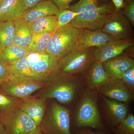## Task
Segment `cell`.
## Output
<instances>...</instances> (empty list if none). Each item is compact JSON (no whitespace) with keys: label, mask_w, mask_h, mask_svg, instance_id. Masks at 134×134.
I'll return each instance as SVG.
<instances>
[{"label":"cell","mask_w":134,"mask_h":134,"mask_svg":"<svg viewBox=\"0 0 134 134\" xmlns=\"http://www.w3.org/2000/svg\"><path fill=\"white\" fill-rule=\"evenodd\" d=\"M69 9L77 15L69 24L79 29H101L115 12L114 5L110 0H80L70 5Z\"/></svg>","instance_id":"cell-1"},{"label":"cell","mask_w":134,"mask_h":134,"mask_svg":"<svg viewBox=\"0 0 134 134\" xmlns=\"http://www.w3.org/2000/svg\"><path fill=\"white\" fill-rule=\"evenodd\" d=\"M99 95L97 91L86 88L79 98L73 120L71 130L75 131L80 129H93L105 133L99 107Z\"/></svg>","instance_id":"cell-2"},{"label":"cell","mask_w":134,"mask_h":134,"mask_svg":"<svg viewBox=\"0 0 134 134\" xmlns=\"http://www.w3.org/2000/svg\"><path fill=\"white\" fill-rule=\"evenodd\" d=\"M83 78L78 75L61 72L54 79L40 89L36 97L56 99L62 104H69L79 98L83 91Z\"/></svg>","instance_id":"cell-3"},{"label":"cell","mask_w":134,"mask_h":134,"mask_svg":"<svg viewBox=\"0 0 134 134\" xmlns=\"http://www.w3.org/2000/svg\"><path fill=\"white\" fill-rule=\"evenodd\" d=\"M80 29L69 24L58 28L48 41L46 52L59 60L76 48Z\"/></svg>","instance_id":"cell-4"},{"label":"cell","mask_w":134,"mask_h":134,"mask_svg":"<svg viewBox=\"0 0 134 134\" xmlns=\"http://www.w3.org/2000/svg\"><path fill=\"white\" fill-rule=\"evenodd\" d=\"M68 109L56 102L47 107L44 115L38 127L44 134H73Z\"/></svg>","instance_id":"cell-5"},{"label":"cell","mask_w":134,"mask_h":134,"mask_svg":"<svg viewBox=\"0 0 134 134\" xmlns=\"http://www.w3.org/2000/svg\"><path fill=\"white\" fill-rule=\"evenodd\" d=\"M46 84L24 75L9 73L7 79L0 80V90L8 96L24 99Z\"/></svg>","instance_id":"cell-6"},{"label":"cell","mask_w":134,"mask_h":134,"mask_svg":"<svg viewBox=\"0 0 134 134\" xmlns=\"http://www.w3.org/2000/svg\"><path fill=\"white\" fill-rule=\"evenodd\" d=\"M30 61L36 80L47 83L61 73L58 60L45 52L29 53L26 56Z\"/></svg>","instance_id":"cell-7"},{"label":"cell","mask_w":134,"mask_h":134,"mask_svg":"<svg viewBox=\"0 0 134 134\" xmlns=\"http://www.w3.org/2000/svg\"><path fill=\"white\" fill-rule=\"evenodd\" d=\"M93 48H76L65 57L59 60L58 63L61 72L83 75L94 60Z\"/></svg>","instance_id":"cell-8"},{"label":"cell","mask_w":134,"mask_h":134,"mask_svg":"<svg viewBox=\"0 0 134 134\" xmlns=\"http://www.w3.org/2000/svg\"><path fill=\"white\" fill-rule=\"evenodd\" d=\"M1 121L7 134H27L38 127L33 120L19 107L2 113Z\"/></svg>","instance_id":"cell-9"},{"label":"cell","mask_w":134,"mask_h":134,"mask_svg":"<svg viewBox=\"0 0 134 134\" xmlns=\"http://www.w3.org/2000/svg\"><path fill=\"white\" fill-rule=\"evenodd\" d=\"M100 113L104 125L111 130L126 118L129 110L127 104L99 95Z\"/></svg>","instance_id":"cell-10"},{"label":"cell","mask_w":134,"mask_h":134,"mask_svg":"<svg viewBox=\"0 0 134 134\" xmlns=\"http://www.w3.org/2000/svg\"><path fill=\"white\" fill-rule=\"evenodd\" d=\"M130 22L122 10L115 12L105 23L101 30L113 38L133 40V31Z\"/></svg>","instance_id":"cell-11"},{"label":"cell","mask_w":134,"mask_h":134,"mask_svg":"<svg viewBox=\"0 0 134 134\" xmlns=\"http://www.w3.org/2000/svg\"><path fill=\"white\" fill-rule=\"evenodd\" d=\"M134 46L133 40L113 39L105 44L93 48V60L101 63L123 54Z\"/></svg>","instance_id":"cell-12"},{"label":"cell","mask_w":134,"mask_h":134,"mask_svg":"<svg viewBox=\"0 0 134 134\" xmlns=\"http://www.w3.org/2000/svg\"><path fill=\"white\" fill-rule=\"evenodd\" d=\"M97 92L100 96L127 104L134 98V94L121 80L111 79L101 86Z\"/></svg>","instance_id":"cell-13"},{"label":"cell","mask_w":134,"mask_h":134,"mask_svg":"<svg viewBox=\"0 0 134 134\" xmlns=\"http://www.w3.org/2000/svg\"><path fill=\"white\" fill-rule=\"evenodd\" d=\"M102 63L103 68L111 79L121 80L125 72L134 66V60L122 54Z\"/></svg>","instance_id":"cell-14"},{"label":"cell","mask_w":134,"mask_h":134,"mask_svg":"<svg viewBox=\"0 0 134 134\" xmlns=\"http://www.w3.org/2000/svg\"><path fill=\"white\" fill-rule=\"evenodd\" d=\"M82 77L86 88L97 91L111 79L103 68L102 63L94 60Z\"/></svg>","instance_id":"cell-15"},{"label":"cell","mask_w":134,"mask_h":134,"mask_svg":"<svg viewBox=\"0 0 134 134\" xmlns=\"http://www.w3.org/2000/svg\"><path fill=\"white\" fill-rule=\"evenodd\" d=\"M113 39L101 29L92 30L80 29V35L77 48L85 49L97 47L105 44Z\"/></svg>","instance_id":"cell-16"},{"label":"cell","mask_w":134,"mask_h":134,"mask_svg":"<svg viewBox=\"0 0 134 134\" xmlns=\"http://www.w3.org/2000/svg\"><path fill=\"white\" fill-rule=\"evenodd\" d=\"M47 99L30 97L22 99L19 108L33 120L38 127L46 109Z\"/></svg>","instance_id":"cell-17"},{"label":"cell","mask_w":134,"mask_h":134,"mask_svg":"<svg viewBox=\"0 0 134 134\" xmlns=\"http://www.w3.org/2000/svg\"><path fill=\"white\" fill-rule=\"evenodd\" d=\"M59 10L51 0L38 3L27 10L21 17L28 23H31L41 18L48 16H58Z\"/></svg>","instance_id":"cell-18"},{"label":"cell","mask_w":134,"mask_h":134,"mask_svg":"<svg viewBox=\"0 0 134 134\" xmlns=\"http://www.w3.org/2000/svg\"><path fill=\"white\" fill-rule=\"evenodd\" d=\"M14 23L15 30L13 44L26 48L32 38L29 23L20 17L14 21Z\"/></svg>","instance_id":"cell-19"},{"label":"cell","mask_w":134,"mask_h":134,"mask_svg":"<svg viewBox=\"0 0 134 134\" xmlns=\"http://www.w3.org/2000/svg\"><path fill=\"white\" fill-rule=\"evenodd\" d=\"M32 35L43 32L53 33L58 27L57 16H48L41 18L29 23Z\"/></svg>","instance_id":"cell-20"},{"label":"cell","mask_w":134,"mask_h":134,"mask_svg":"<svg viewBox=\"0 0 134 134\" xmlns=\"http://www.w3.org/2000/svg\"><path fill=\"white\" fill-rule=\"evenodd\" d=\"M29 53L26 48L12 44L0 52V60L7 67Z\"/></svg>","instance_id":"cell-21"},{"label":"cell","mask_w":134,"mask_h":134,"mask_svg":"<svg viewBox=\"0 0 134 134\" xmlns=\"http://www.w3.org/2000/svg\"><path fill=\"white\" fill-rule=\"evenodd\" d=\"M53 33L43 32L33 34L26 50L29 53L45 52L48 41Z\"/></svg>","instance_id":"cell-22"},{"label":"cell","mask_w":134,"mask_h":134,"mask_svg":"<svg viewBox=\"0 0 134 134\" xmlns=\"http://www.w3.org/2000/svg\"><path fill=\"white\" fill-rule=\"evenodd\" d=\"M14 30V21L0 23V52L13 44Z\"/></svg>","instance_id":"cell-23"},{"label":"cell","mask_w":134,"mask_h":134,"mask_svg":"<svg viewBox=\"0 0 134 134\" xmlns=\"http://www.w3.org/2000/svg\"><path fill=\"white\" fill-rule=\"evenodd\" d=\"M7 68L9 73L24 75L36 80L30 62L26 56L18 60Z\"/></svg>","instance_id":"cell-24"},{"label":"cell","mask_w":134,"mask_h":134,"mask_svg":"<svg viewBox=\"0 0 134 134\" xmlns=\"http://www.w3.org/2000/svg\"><path fill=\"white\" fill-rule=\"evenodd\" d=\"M22 99L8 96L0 90V111L6 113L18 108Z\"/></svg>","instance_id":"cell-25"},{"label":"cell","mask_w":134,"mask_h":134,"mask_svg":"<svg viewBox=\"0 0 134 134\" xmlns=\"http://www.w3.org/2000/svg\"><path fill=\"white\" fill-rule=\"evenodd\" d=\"M115 134H134V115L129 114L125 120L112 130Z\"/></svg>","instance_id":"cell-26"},{"label":"cell","mask_w":134,"mask_h":134,"mask_svg":"<svg viewBox=\"0 0 134 134\" xmlns=\"http://www.w3.org/2000/svg\"><path fill=\"white\" fill-rule=\"evenodd\" d=\"M19 0H4L0 7V23L12 21V14Z\"/></svg>","instance_id":"cell-27"},{"label":"cell","mask_w":134,"mask_h":134,"mask_svg":"<svg viewBox=\"0 0 134 134\" xmlns=\"http://www.w3.org/2000/svg\"><path fill=\"white\" fill-rule=\"evenodd\" d=\"M46 0H19L12 14V21L20 18L27 10L38 3Z\"/></svg>","instance_id":"cell-28"},{"label":"cell","mask_w":134,"mask_h":134,"mask_svg":"<svg viewBox=\"0 0 134 134\" xmlns=\"http://www.w3.org/2000/svg\"><path fill=\"white\" fill-rule=\"evenodd\" d=\"M77 15V13L69 9L60 11L59 14L57 16V29L69 24L71 21Z\"/></svg>","instance_id":"cell-29"},{"label":"cell","mask_w":134,"mask_h":134,"mask_svg":"<svg viewBox=\"0 0 134 134\" xmlns=\"http://www.w3.org/2000/svg\"><path fill=\"white\" fill-rule=\"evenodd\" d=\"M122 14L134 26V0H124Z\"/></svg>","instance_id":"cell-30"},{"label":"cell","mask_w":134,"mask_h":134,"mask_svg":"<svg viewBox=\"0 0 134 134\" xmlns=\"http://www.w3.org/2000/svg\"><path fill=\"white\" fill-rule=\"evenodd\" d=\"M121 80L128 89L134 93V66L127 70L122 75Z\"/></svg>","instance_id":"cell-31"},{"label":"cell","mask_w":134,"mask_h":134,"mask_svg":"<svg viewBox=\"0 0 134 134\" xmlns=\"http://www.w3.org/2000/svg\"><path fill=\"white\" fill-rule=\"evenodd\" d=\"M57 7L60 11L65 9H69L70 4L73 1L75 0H51Z\"/></svg>","instance_id":"cell-32"},{"label":"cell","mask_w":134,"mask_h":134,"mask_svg":"<svg viewBox=\"0 0 134 134\" xmlns=\"http://www.w3.org/2000/svg\"><path fill=\"white\" fill-rule=\"evenodd\" d=\"M93 132L90 129L88 128L80 129L75 131V134H106L105 133L102 131Z\"/></svg>","instance_id":"cell-33"},{"label":"cell","mask_w":134,"mask_h":134,"mask_svg":"<svg viewBox=\"0 0 134 134\" xmlns=\"http://www.w3.org/2000/svg\"><path fill=\"white\" fill-rule=\"evenodd\" d=\"M9 75V73L7 68L0 60V80L7 79Z\"/></svg>","instance_id":"cell-34"},{"label":"cell","mask_w":134,"mask_h":134,"mask_svg":"<svg viewBox=\"0 0 134 134\" xmlns=\"http://www.w3.org/2000/svg\"><path fill=\"white\" fill-rule=\"evenodd\" d=\"M115 8V12L121 10L124 5V0H110Z\"/></svg>","instance_id":"cell-35"},{"label":"cell","mask_w":134,"mask_h":134,"mask_svg":"<svg viewBox=\"0 0 134 134\" xmlns=\"http://www.w3.org/2000/svg\"><path fill=\"white\" fill-rule=\"evenodd\" d=\"M27 134H44L41 132L39 128L38 127L34 130H32L31 132L28 133Z\"/></svg>","instance_id":"cell-36"},{"label":"cell","mask_w":134,"mask_h":134,"mask_svg":"<svg viewBox=\"0 0 134 134\" xmlns=\"http://www.w3.org/2000/svg\"><path fill=\"white\" fill-rule=\"evenodd\" d=\"M0 134H7L4 126L0 121Z\"/></svg>","instance_id":"cell-37"},{"label":"cell","mask_w":134,"mask_h":134,"mask_svg":"<svg viewBox=\"0 0 134 134\" xmlns=\"http://www.w3.org/2000/svg\"><path fill=\"white\" fill-rule=\"evenodd\" d=\"M4 0H0V7L1 5L2 4V3L4 1Z\"/></svg>","instance_id":"cell-38"},{"label":"cell","mask_w":134,"mask_h":134,"mask_svg":"<svg viewBox=\"0 0 134 134\" xmlns=\"http://www.w3.org/2000/svg\"><path fill=\"white\" fill-rule=\"evenodd\" d=\"M2 112L0 111V121H1V118L2 114Z\"/></svg>","instance_id":"cell-39"},{"label":"cell","mask_w":134,"mask_h":134,"mask_svg":"<svg viewBox=\"0 0 134 134\" xmlns=\"http://www.w3.org/2000/svg\"><path fill=\"white\" fill-rule=\"evenodd\" d=\"M106 1H110V0H105Z\"/></svg>","instance_id":"cell-40"}]
</instances>
